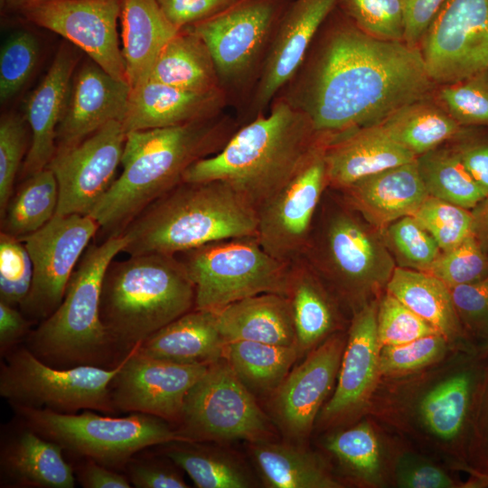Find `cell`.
Masks as SVG:
<instances>
[{
    "label": "cell",
    "instance_id": "29",
    "mask_svg": "<svg viewBox=\"0 0 488 488\" xmlns=\"http://www.w3.org/2000/svg\"><path fill=\"white\" fill-rule=\"evenodd\" d=\"M225 343L216 313L192 309L154 333L136 348L155 359L209 364L222 357Z\"/></svg>",
    "mask_w": 488,
    "mask_h": 488
},
{
    "label": "cell",
    "instance_id": "3",
    "mask_svg": "<svg viewBox=\"0 0 488 488\" xmlns=\"http://www.w3.org/2000/svg\"><path fill=\"white\" fill-rule=\"evenodd\" d=\"M235 131L228 122L214 117L127 132L122 173L89 215L106 238L121 235L144 209L180 183L192 164L219 152Z\"/></svg>",
    "mask_w": 488,
    "mask_h": 488
},
{
    "label": "cell",
    "instance_id": "1",
    "mask_svg": "<svg viewBox=\"0 0 488 488\" xmlns=\"http://www.w3.org/2000/svg\"><path fill=\"white\" fill-rule=\"evenodd\" d=\"M323 39L286 99L322 136L377 125L433 89L418 47L371 36L342 11Z\"/></svg>",
    "mask_w": 488,
    "mask_h": 488
},
{
    "label": "cell",
    "instance_id": "50",
    "mask_svg": "<svg viewBox=\"0 0 488 488\" xmlns=\"http://www.w3.org/2000/svg\"><path fill=\"white\" fill-rule=\"evenodd\" d=\"M28 149L24 121L14 114L3 116L0 121V217L14 194V182Z\"/></svg>",
    "mask_w": 488,
    "mask_h": 488
},
{
    "label": "cell",
    "instance_id": "13",
    "mask_svg": "<svg viewBox=\"0 0 488 488\" xmlns=\"http://www.w3.org/2000/svg\"><path fill=\"white\" fill-rule=\"evenodd\" d=\"M434 83L488 69V0H446L418 44Z\"/></svg>",
    "mask_w": 488,
    "mask_h": 488
},
{
    "label": "cell",
    "instance_id": "23",
    "mask_svg": "<svg viewBox=\"0 0 488 488\" xmlns=\"http://www.w3.org/2000/svg\"><path fill=\"white\" fill-rule=\"evenodd\" d=\"M127 82L95 62L75 72L69 103L56 134V149L79 143L106 124L123 122L130 97Z\"/></svg>",
    "mask_w": 488,
    "mask_h": 488
},
{
    "label": "cell",
    "instance_id": "54",
    "mask_svg": "<svg viewBox=\"0 0 488 488\" xmlns=\"http://www.w3.org/2000/svg\"><path fill=\"white\" fill-rule=\"evenodd\" d=\"M470 419L473 428L470 455L474 463V467L470 469L488 474V367L476 386Z\"/></svg>",
    "mask_w": 488,
    "mask_h": 488
},
{
    "label": "cell",
    "instance_id": "41",
    "mask_svg": "<svg viewBox=\"0 0 488 488\" xmlns=\"http://www.w3.org/2000/svg\"><path fill=\"white\" fill-rule=\"evenodd\" d=\"M325 447L352 475L370 483L379 481L380 445L369 424L361 423L330 436Z\"/></svg>",
    "mask_w": 488,
    "mask_h": 488
},
{
    "label": "cell",
    "instance_id": "37",
    "mask_svg": "<svg viewBox=\"0 0 488 488\" xmlns=\"http://www.w3.org/2000/svg\"><path fill=\"white\" fill-rule=\"evenodd\" d=\"M480 374L465 368L432 389L422 399L420 413L437 437L452 440L462 433L471 413Z\"/></svg>",
    "mask_w": 488,
    "mask_h": 488
},
{
    "label": "cell",
    "instance_id": "47",
    "mask_svg": "<svg viewBox=\"0 0 488 488\" xmlns=\"http://www.w3.org/2000/svg\"><path fill=\"white\" fill-rule=\"evenodd\" d=\"M428 273L448 287L481 281L488 277V252L472 235L453 249L441 251Z\"/></svg>",
    "mask_w": 488,
    "mask_h": 488
},
{
    "label": "cell",
    "instance_id": "42",
    "mask_svg": "<svg viewBox=\"0 0 488 488\" xmlns=\"http://www.w3.org/2000/svg\"><path fill=\"white\" fill-rule=\"evenodd\" d=\"M380 231L397 267L428 272L441 253L433 237L412 215L404 216Z\"/></svg>",
    "mask_w": 488,
    "mask_h": 488
},
{
    "label": "cell",
    "instance_id": "60",
    "mask_svg": "<svg viewBox=\"0 0 488 488\" xmlns=\"http://www.w3.org/2000/svg\"><path fill=\"white\" fill-rule=\"evenodd\" d=\"M34 323L21 310L0 301V352L1 356L25 340Z\"/></svg>",
    "mask_w": 488,
    "mask_h": 488
},
{
    "label": "cell",
    "instance_id": "34",
    "mask_svg": "<svg viewBox=\"0 0 488 488\" xmlns=\"http://www.w3.org/2000/svg\"><path fill=\"white\" fill-rule=\"evenodd\" d=\"M253 459L270 488H338L341 483L313 454L291 444L251 443Z\"/></svg>",
    "mask_w": 488,
    "mask_h": 488
},
{
    "label": "cell",
    "instance_id": "53",
    "mask_svg": "<svg viewBox=\"0 0 488 488\" xmlns=\"http://www.w3.org/2000/svg\"><path fill=\"white\" fill-rule=\"evenodd\" d=\"M451 141L466 170L488 196V127H463Z\"/></svg>",
    "mask_w": 488,
    "mask_h": 488
},
{
    "label": "cell",
    "instance_id": "6",
    "mask_svg": "<svg viewBox=\"0 0 488 488\" xmlns=\"http://www.w3.org/2000/svg\"><path fill=\"white\" fill-rule=\"evenodd\" d=\"M125 245V238L115 235L86 249L61 305L24 340L40 360L61 369L80 365L112 369L124 359L101 321L100 298L107 268Z\"/></svg>",
    "mask_w": 488,
    "mask_h": 488
},
{
    "label": "cell",
    "instance_id": "16",
    "mask_svg": "<svg viewBox=\"0 0 488 488\" xmlns=\"http://www.w3.org/2000/svg\"><path fill=\"white\" fill-rule=\"evenodd\" d=\"M209 364L155 359L136 347L120 361L110 380L112 405L117 412L148 414L178 424L188 392Z\"/></svg>",
    "mask_w": 488,
    "mask_h": 488
},
{
    "label": "cell",
    "instance_id": "17",
    "mask_svg": "<svg viewBox=\"0 0 488 488\" xmlns=\"http://www.w3.org/2000/svg\"><path fill=\"white\" fill-rule=\"evenodd\" d=\"M123 0H47L23 8L28 22L62 36L112 77L127 82L117 22Z\"/></svg>",
    "mask_w": 488,
    "mask_h": 488
},
{
    "label": "cell",
    "instance_id": "22",
    "mask_svg": "<svg viewBox=\"0 0 488 488\" xmlns=\"http://www.w3.org/2000/svg\"><path fill=\"white\" fill-rule=\"evenodd\" d=\"M79 57L62 45L47 73L25 103V120L31 129V142L22 166L27 178L45 169L56 151L58 127L67 108Z\"/></svg>",
    "mask_w": 488,
    "mask_h": 488
},
{
    "label": "cell",
    "instance_id": "56",
    "mask_svg": "<svg viewBox=\"0 0 488 488\" xmlns=\"http://www.w3.org/2000/svg\"><path fill=\"white\" fill-rule=\"evenodd\" d=\"M166 19L177 29L204 21L239 0H156Z\"/></svg>",
    "mask_w": 488,
    "mask_h": 488
},
{
    "label": "cell",
    "instance_id": "4",
    "mask_svg": "<svg viewBox=\"0 0 488 488\" xmlns=\"http://www.w3.org/2000/svg\"><path fill=\"white\" fill-rule=\"evenodd\" d=\"M256 209L221 180L183 182L164 193L125 228L129 256L178 253L222 239L257 236Z\"/></svg>",
    "mask_w": 488,
    "mask_h": 488
},
{
    "label": "cell",
    "instance_id": "58",
    "mask_svg": "<svg viewBox=\"0 0 488 488\" xmlns=\"http://www.w3.org/2000/svg\"><path fill=\"white\" fill-rule=\"evenodd\" d=\"M446 0H401L404 21L403 42L418 47L425 32Z\"/></svg>",
    "mask_w": 488,
    "mask_h": 488
},
{
    "label": "cell",
    "instance_id": "49",
    "mask_svg": "<svg viewBox=\"0 0 488 488\" xmlns=\"http://www.w3.org/2000/svg\"><path fill=\"white\" fill-rule=\"evenodd\" d=\"M377 332L380 347L399 345L439 333L391 294L387 292L377 308Z\"/></svg>",
    "mask_w": 488,
    "mask_h": 488
},
{
    "label": "cell",
    "instance_id": "24",
    "mask_svg": "<svg viewBox=\"0 0 488 488\" xmlns=\"http://www.w3.org/2000/svg\"><path fill=\"white\" fill-rule=\"evenodd\" d=\"M1 486L73 488L76 477L63 449L19 421L3 435L0 449Z\"/></svg>",
    "mask_w": 488,
    "mask_h": 488
},
{
    "label": "cell",
    "instance_id": "44",
    "mask_svg": "<svg viewBox=\"0 0 488 488\" xmlns=\"http://www.w3.org/2000/svg\"><path fill=\"white\" fill-rule=\"evenodd\" d=\"M446 251L473 235L471 210L428 195L412 215Z\"/></svg>",
    "mask_w": 488,
    "mask_h": 488
},
{
    "label": "cell",
    "instance_id": "21",
    "mask_svg": "<svg viewBox=\"0 0 488 488\" xmlns=\"http://www.w3.org/2000/svg\"><path fill=\"white\" fill-rule=\"evenodd\" d=\"M339 0H295L282 16L268 49L254 105L264 108L298 71L316 33Z\"/></svg>",
    "mask_w": 488,
    "mask_h": 488
},
{
    "label": "cell",
    "instance_id": "35",
    "mask_svg": "<svg viewBox=\"0 0 488 488\" xmlns=\"http://www.w3.org/2000/svg\"><path fill=\"white\" fill-rule=\"evenodd\" d=\"M377 125L416 157L452 140L463 127L427 99L403 106Z\"/></svg>",
    "mask_w": 488,
    "mask_h": 488
},
{
    "label": "cell",
    "instance_id": "5",
    "mask_svg": "<svg viewBox=\"0 0 488 488\" xmlns=\"http://www.w3.org/2000/svg\"><path fill=\"white\" fill-rule=\"evenodd\" d=\"M194 306V286L175 255L129 256L107 268L100 317L123 358Z\"/></svg>",
    "mask_w": 488,
    "mask_h": 488
},
{
    "label": "cell",
    "instance_id": "12",
    "mask_svg": "<svg viewBox=\"0 0 488 488\" xmlns=\"http://www.w3.org/2000/svg\"><path fill=\"white\" fill-rule=\"evenodd\" d=\"M99 230L90 215L55 214L39 230L20 239L33 267L30 291L20 305L28 319L41 323L58 308L76 266Z\"/></svg>",
    "mask_w": 488,
    "mask_h": 488
},
{
    "label": "cell",
    "instance_id": "11",
    "mask_svg": "<svg viewBox=\"0 0 488 488\" xmlns=\"http://www.w3.org/2000/svg\"><path fill=\"white\" fill-rule=\"evenodd\" d=\"M178 432L187 442L268 440L269 418L228 363L219 359L188 392Z\"/></svg>",
    "mask_w": 488,
    "mask_h": 488
},
{
    "label": "cell",
    "instance_id": "26",
    "mask_svg": "<svg viewBox=\"0 0 488 488\" xmlns=\"http://www.w3.org/2000/svg\"><path fill=\"white\" fill-rule=\"evenodd\" d=\"M378 125L333 138L324 150L328 187L338 190L363 177L416 160Z\"/></svg>",
    "mask_w": 488,
    "mask_h": 488
},
{
    "label": "cell",
    "instance_id": "51",
    "mask_svg": "<svg viewBox=\"0 0 488 488\" xmlns=\"http://www.w3.org/2000/svg\"><path fill=\"white\" fill-rule=\"evenodd\" d=\"M446 342L442 334L433 333L403 344L380 347V373L400 375L426 367L445 354Z\"/></svg>",
    "mask_w": 488,
    "mask_h": 488
},
{
    "label": "cell",
    "instance_id": "36",
    "mask_svg": "<svg viewBox=\"0 0 488 488\" xmlns=\"http://www.w3.org/2000/svg\"><path fill=\"white\" fill-rule=\"evenodd\" d=\"M301 354L297 346H279L252 341L224 344L222 359L254 393H272Z\"/></svg>",
    "mask_w": 488,
    "mask_h": 488
},
{
    "label": "cell",
    "instance_id": "52",
    "mask_svg": "<svg viewBox=\"0 0 488 488\" xmlns=\"http://www.w3.org/2000/svg\"><path fill=\"white\" fill-rule=\"evenodd\" d=\"M455 311L465 330L488 341V277L449 287Z\"/></svg>",
    "mask_w": 488,
    "mask_h": 488
},
{
    "label": "cell",
    "instance_id": "55",
    "mask_svg": "<svg viewBox=\"0 0 488 488\" xmlns=\"http://www.w3.org/2000/svg\"><path fill=\"white\" fill-rule=\"evenodd\" d=\"M123 470L132 486L136 488L189 487L174 466L156 459L134 455Z\"/></svg>",
    "mask_w": 488,
    "mask_h": 488
},
{
    "label": "cell",
    "instance_id": "38",
    "mask_svg": "<svg viewBox=\"0 0 488 488\" xmlns=\"http://www.w3.org/2000/svg\"><path fill=\"white\" fill-rule=\"evenodd\" d=\"M58 202L57 180L46 167L25 178L13 194L1 216V232L22 239L39 230L56 214Z\"/></svg>",
    "mask_w": 488,
    "mask_h": 488
},
{
    "label": "cell",
    "instance_id": "2",
    "mask_svg": "<svg viewBox=\"0 0 488 488\" xmlns=\"http://www.w3.org/2000/svg\"><path fill=\"white\" fill-rule=\"evenodd\" d=\"M329 141L305 113L280 99L237 129L219 152L192 164L183 181H225L257 211Z\"/></svg>",
    "mask_w": 488,
    "mask_h": 488
},
{
    "label": "cell",
    "instance_id": "8",
    "mask_svg": "<svg viewBox=\"0 0 488 488\" xmlns=\"http://www.w3.org/2000/svg\"><path fill=\"white\" fill-rule=\"evenodd\" d=\"M17 419L57 443L77 459H91L122 470L136 454L150 446L187 442L171 423L155 416L100 415L94 410L62 414L48 409L13 407Z\"/></svg>",
    "mask_w": 488,
    "mask_h": 488
},
{
    "label": "cell",
    "instance_id": "61",
    "mask_svg": "<svg viewBox=\"0 0 488 488\" xmlns=\"http://www.w3.org/2000/svg\"><path fill=\"white\" fill-rule=\"evenodd\" d=\"M473 235L488 252V196L480 201L472 210Z\"/></svg>",
    "mask_w": 488,
    "mask_h": 488
},
{
    "label": "cell",
    "instance_id": "32",
    "mask_svg": "<svg viewBox=\"0 0 488 488\" xmlns=\"http://www.w3.org/2000/svg\"><path fill=\"white\" fill-rule=\"evenodd\" d=\"M386 287L387 292L430 324L446 340L463 338L465 329L455 311L450 288L437 277L396 267Z\"/></svg>",
    "mask_w": 488,
    "mask_h": 488
},
{
    "label": "cell",
    "instance_id": "9",
    "mask_svg": "<svg viewBox=\"0 0 488 488\" xmlns=\"http://www.w3.org/2000/svg\"><path fill=\"white\" fill-rule=\"evenodd\" d=\"M175 256L194 286V309L215 312L262 293L286 296L291 263L271 256L257 236L213 241Z\"/></svg>",
    "mask_w": 488,
    "mask_h": 488
},
{
    "label": "cell",
    "instance_id": "39",
    "mask_svg": "<svg viewBox=\"0 0 488 488\" xmlns=\"http://www.w3.org/2000/svg\"><path fill=\"white\" fill-rule=\"evenodd\" d=\"M416 161L428 195L467 210L485 197L451 145L437 146Z\"/></svg>",
    "mask_w": 488,
    "mask_h": 488
},
{
    "label": "cell",
    "instance_id": "20",
    "mask_svg": "<svg viewBox=\"0 0 488 488\" xmlns=\"http://www.w3.org/2000/svg\"><path fill=\"white\" fill-rule=\"evenodd\" d=\"M378 305L363 304L355 312L345 342L338 381L321 409V419L337 422L361 409L371 396L380 373L377 332Z\"/></svg>",
    "mask_w": 488,
    "mask_h": 488
},
{
    "label": "cell",
    "instance_id": "18",
    "mask_svg": "<svg viewBox=\"0 0 488 488\" xmlns=\"http://www.w3.org/2000/svg\"><path fill=\"white\" fill-rule=\"evenodd\" d=\"M277 6V0H239L186 27L206 45L220 81L236 82L251 70L268 40Z\"/></svg>",
    "mask_w": 488,
    "mask_h": 488
},
{
    "label": "cell",
    "instance_id": "57",
    "mask_svg": "<svg viewBox=\"0 0 488 488\" xmlns=\"http://www.w3.org/2000/svg\"><path fill=\"white\" fill-rule=\"evenodd\" d=\"M397 482L404 488H451L455 482L442 469L424 460L408 457L397 468Z\"/></svg>",
    "mask_w": 488,
    "mask_h": 488
},
{
    "label": "cell",
    "instance_id": "63",
    "mask_svg": "<svg viewBox=\"0 0 488 488\" xmlns=\"http://www.w3.org/2000/svg\"><path fill=\"white\" fill-rule=\"evenodd\" d=\"M471 474V479L466 483L470 488H488V474L475 472L470 468L467 469Z\"/></svg>",
    "mask_w": 488,
    "mask_h": 488
},
{
    "label": "cell",
    "instance_id": "45",
    "mask_svg": "<svg viewBox=\"0 0 488 488\" xmlns=\"http://www.w3.org/2000/svg\"><path fill=\"white\" fill-rule=\"evenodd\" d=\"M39 54L38 41L28 31H16L5 41L0 51L1 104L22 90L35 70Z\"/></svg>",
    "mask_w": 488,
    "mask_h": 488
},
{
    "label": "cell",
    "instance_id": "14",
    "mask_svg": "<svg viewBox=\"0 0 488 488\" xmlns=\"http://www.w3.org/2000/svg\"><path fill=\"white\" fill-rule=\"evenodd\" d=\"M126 137L123 122L114 120L79 143L56 149L47 166L59 187L56 214H90L117 179Z\"/></svg>",
    "mask_w": 488,
    "mask_h": 488
},
{
    "label": "cell",
    "instance_id": "28",
    "mask_svg": "<svg viewBox=\"0 0 488 488\" xmlns=\"http://www.w3.org/2000/svg\"><path fill=\"white\" fill-rule=\"evenodd\" d=\"M215 313L226 343L252 341L297 346L291 304L284 295H255L233 302Z\"/></svg>",
    "mask_w": 488,
    "mask_h": 488
},
{
    "label": "cell",
    "instance_id": "7",
    "mask_svg": "<svg viewBox=\"0 0 488 488\" xmlns=\"http://www.w3.org/2000/svg\"><path fill=\"white\" fill-rule=\"evenodd\" d=\"M300 258L330 290L352 303L387 286L396 267L380 231L340 193L322 198Z\"/></svg>",
    "mask_w": 488,
    "mask_h": 488
},
{
    "label": "cell",
    "instance_id": "31",
    "mask_svg": "<svg viewBox=\"0 0 488 488\" xmlns=\"http://www.w3.org/2000/svg\"><path fill=\"white\" fill-rule=\"evenodd\" d=\"M328 289L304 259L291 263L286 296L291 304L301 353L319 345L337 325L336 309Z\"/></svg>",
    "mask_w": 488,
    "mask_h": 488
},
{
    "label": "cell",
    "instance_id": "48",
    "mask_svg": "<svg viewBox=\"0 0 488 488\" xmlns=\"http://www.w3.org/2000/svg\"><path fill=\"white\" fill-rule=\"evenodd\" d=\"M33 267L29 252L18 238L0 233V301L19 306L32 285Z\"/></svg>",
    "mask_w": 488,
    "mask_h": 488
},
{
    "label": "cell",
    "instance_id": "43",
    "mask_svg": "<svg viewBox=\"0 0 488 488\" xmlns=\"http://www.w3.org/2000/svg\"><path fill=\"white\" fill-rule=\"evenodd\" d=\"M437 98L461 127H488V69L444 84Z\"/></svg>",
    "mask_w": 488,
    "mask_h": 488
},
{
    "label": "cell",
    "instance_id": "30",
    "mask_svg": "<svg viewBox=\"0 0 488 488\" xmlns=\"http://www.w3.org/2000/svg\"><path fill=\"white\" fill-rule=\"evenodd\" d=\"M120 22L121 51L132 89L148 80L160 52L181 30L166 19L156 0H123Z\"/></svg>",
    "mask_w": 488,
    "mask_h": 488
},
{
    "label": "cell",
    "instance_id": "27",
    "mask_svg": "<svg viewBox=\"0 0 488 488\" xmlns=\"http://www.w3.org/2000/svg\"><path fill=\"white\" fill-rule=\"evenodd\" d=\"M222 99L221 89L193 92L148 80L131 89L123 125L127 133L211 118Z\"/></svg>",
    "mask_w": 488,
    "mask_h": 488
},
{
    "label": "cell",
    "instance_id": "15",
    "mask_svg": "<svg viewBox=\"0 0 488 488\" xmlns=\"http://www.w3.org/2000/svg\"><path fill=\"white\" fill-rule=\"evenodd\" d=\"M325 145L257 209V238L278 260L292 263L303 255L316 211L328 188Z\"/></svg>",
    "mask_w": 488,
    "mask_h": 488
},
{
    "label": "cell",
    "instance_id": "19",
    "mask_svg": "<svg viewBox=\"0 0 488 488\" xmlns=\"http://www.w3.org/2000/svg\"><path fill=\"white\" fill-rule=\"evenodd\" d=\"M344 346L340 334L330 335L291 369L271 393L273 418L289 438L298 441L310 434L338 376Z\"/></svg>",
    "mask_w": 488,
    "mask_h": 488
},
{
    "label": "cell",
    "instance_id": "64",
    "mask_svg": "<svg viewBox=\"0 0 488 488\" xmlns=\"http://www.w3.org/2000/svg\"><path fill=\"white\" fill-rule=\"evenodd\" d=\"M487 344H488V341H487Z\"/></svg>",
    "mask_w": 488,
    "mask_h": 488
},
{
    "label": "cell",
    "instance_id": "40",
    "mask_svg": "<svg viewBox=\"0 0 488 488\" xmlns=\"http://www.w3.org/2000/svg\"><path fill=\"white\" fill-rule=\"evenodd\" d=\"M171 446L166 457L183 470L199 488H247L252 483L235 459L220 452L181 442Z\"/></svg>",
    "mask_w": 488,
    "mask_h": 488
},
{
    "label": "cell",
    "instance_id": "59",
    "mask_svg": "<svg viewBox=\"0 0 488 488\" xmlns=\"http://www.w3.org/2000/svg\"><path fill=\"white\" fill-rule=\"evenodd\" d=\"M73 470L76 480L85 488H130L125 474L91 459H78Z\"/></svg>",
    "mask_w": 488,
    "mask_h": 488
},
{
    "label": "cell",
    "instance_id": "62",
    "mask_svg": "<svg viewBox=\"0 0 488 488\" xmlns=\"http://www.w3.org/2000/svg\"><path fill=\"white\" fill-rule=\"evenodd\" d=\"M42 1L47 0H0V6L4 13H20L23 8Z\"/></svg>",
    "mask_w": 488,
    "mask_h": 488
},
{
    "label": "cell",
    "instance_id": "33",
    "mask_svg": "<svg viewBox=\"0 0 488 488\" xmlns=\"http://www.w3.org/2000/svg\"><path fill=\"white\" fill-rule=\"evenodd\" d=\"M193 92L220 89L212 58L202 39L182 29L162 49L149 79Z\"/></svg>",
    "mask_w": 488,
    "mask_h": 488
},
{
    "label": "cell",
    "instance_id": "25",
    "mask_svg": "<svg viewBox=\"0 0 488 488\" xmlns=\"http://www.w3.org/2000/svg\"><path fill=\"white\" fill-rule=\"evenodd\" d=\"M335 191L379 230L404 216L413 215L428 196L416 160L363 177Z\"/></svg>",
    "mask_w": 488,
    "mask_h": 488
},
{
    "label": "cell",
    "instance_id": "46",
    "mask_svg": "<svg viewBox=\"0 0 488 488\" xmlns=\"http://www.w3.org/2000/svg\"><path fill=\"white\" fill-rule=\"evenodd\" d=\"M338 6L367 34L382 40L403 42L401 0H339Z\"/></svg>",
    "mask_w": 488,
    "mask_h": 488
},
{
    "label": "cell",
    "instance_id": "10",
    "mask_svg": "<svg viewBox=\"0 0 488 488\" xmlns=\"http://www.w3.org/2000/svg\"><path fill=\"white\" fill-rule=\"evenodd\" d=\"M2 357L0 395L12 407L42 408L62 414L88 409L117 414L108 387L120 362L112 369L91 365L56 368L21 344Z\"/></svg>",
    "mask_w": 488,
    "mask_h": 488
}]
</instances>
